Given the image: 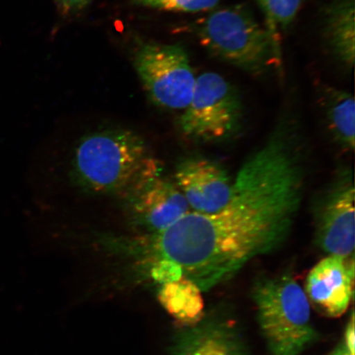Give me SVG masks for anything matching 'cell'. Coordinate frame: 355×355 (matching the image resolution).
Wrapping results in <instances>:
<instances>
[{"mask_svg":"<svg viewBox=\"0 0 355 355\" xmlns=\"http://www.w3.org/2000/svg\"><path fill=\"white\" fill-rule=\"evenodd\" d=\"M202 291L189 279L162 284L158 300L166 312L178 322L193 325L204 316Z\"/></svg>","mask_w":355,"mask_h":355,"instance_id":"4fadbf2b","label":"cell"},{"mask_svg":"<svg viewBox=\"0 0 355 355\" xmlns=\"http://www.w3.org/2000/svg\"><path fill=\"white\" fill-rule=\"evenodd\" d=\"M317 243L328 256L352 259L354 250V186L344 178L323 198L317 211Z\"/></svg>","mask_w":355,"mask_h":355,"instance_id":"52a82bcc","label":"cell"},{"mask_svg":"<svg viewBox=\"0 0 355 355\" xmlns=\"http://www.w3.org/2000/svg\"><path fill=\"white\" fill-rule=\"evenodd\" d=\"M354 286V257L327 256L310 270L304 291L310 305L319 313L338 318L349 308Z\"/></svg>","mask_w":355,"mask_h":355,"instance_id":"9c48e42d","label":"cell"},{"mask_svg":"<svg viewBox=\"0 0 355 355\" xmlns=\"http://www.w3.org/2000/svg\"><path fill=\"white\" fill-rule=\"evenodd\" d=\"M304 188L296 141L277 132L244 162L234 178L232 198L221 209L208 214L190 211L154 234L155 250L200 291H209L286 241Z\"/></svg>","mask_w":355,"mask_h":355,"instance_id":"6da1fadb","label":"cell"},{"mask_svg":"<svg viewBox=\"0 0 355 355\" xmlns=\"http://www.w3.org/2000/svg\"><path fill=\"white\" fill-rule=\"evenodd\" d=\"M135 67L155 105L171 110L187 107L197 77L183 47L146 43L136 52Z\"/></svg>","mask_w":355,"mask_h":355,"instance_id":"8992f818","label":"cell"},{"mask_svg":"<svg viewBox=\"0 0 355 355\" xmlns=\"http://www.w3.org/2000/svg\"><path fill=\"white\" fill-rule=\"evenodd\" d=\"M196 33L212 56L244 72L263 74L279 60L276 35L242 6L213 11L200 22Z\"/></svg>","mask_w":355,"mask_h":355,"instance_id":"277c9868","label":"cell"},{"mask_svg":"<svg viewBox=\"0 0 355 355\" xmlns=\"http://www.w3.org/2000/svg\"><path fill=\"white\" fill-rule=\"evenodd\" d=\"M263 10L269 22L268 29L273 35L275 29H285L295 20L302 0H255Z\"/></svg>","mask_w":355,"mask_h":355,"instance_id":"9a60e30c","label":"cell"},{"mask_svg":"<svg viewBox=\"0 0 355 355\" xmlns=\"http://www.w3.org/2000/svg\"><path fill=\"white\" fill-rule=\"evenodd\" d=\"M355 0H332L324 8L323 34L327 46L346 68L354 64Z\"/></svg>","mask_w":355,"mask_h":355,"instance_id":"7c38bea8","label":"cell"},{"mask_svg":"<svg viewBox=\"0 0 355 355\" xmlns=\"http://www.w3.org/2000/svg\"><path fill=\"white\" fill-rule=\"evenodd\" d=\"M175 180L193 211L212 213L230 201L233 182L227 171L205 158H191L177 168Z\"/></svg>","mask_w":355,"mask_h":355,"instance_id":"ba28073f","label":"cell"},{"mask_svg":"<svg viewBox=\"0 0 355 355\" xmlns=\"http://www.w3.org/2000/svg\"><path fill=\"white\" fill-rule=\"evenodd\" d=\"M328 355H355V354L350 352L343 341V343L337 346V347Z\"/></svg>","mask_w":355,"mask_h":355,"instance_id":"d6986e66","label":"cell"},{"mask_svg":"<svg viewBox=\"0 0 355 355\" xmlns=\"http://www.w3.org/2000/svg\"><path fill=\"white\" fill-rule=\"evenodd\" d=\"M173 355H248L236 324L219 315L203 316L176 337Z\"/></svg>","mask_w":355,"mask_h":355,"instance_id":"30bf717a","label":"cell"},{"mask_svg":"<svg viewBox=\"0 0 355 355\" xmlns=\"http://www.w3.org/2000/svg\"><path fill=\"white\" fill-rule=\"evenodd\" d=\"M220 0H131L135 6L153 8V10L198 12L209 11L218 6Z\"/></svg>","mask_w":355,"mask_h":355,"instance_id":"2e32d148","label":"cell"},{"mask_svg":"<svg viewBox=\"0 0 355 355\" xmlns=\"http://www.w3.org/2000/svg\"><path fill=\"white\" fill-rule=\"evenodd\" d=\"M241 101L227 80L214 72L197 77L192 97L182 114L180 125L191 139H223L233 132L241 119Z\"/></svg>","mask_w":355,"mask_h":355,"instance_id":"5b68a950","label":"cell"},{"mask_svg":"<svg viewBox=\"0 0 355 355\" xmlns=\"http://www.w3.org/2000/svg\"><path fill=\"white\" fill-rule=\"evenodd\" d=\"M326 108L331 130L346 148H354L355 105L349 93L329 89L326 92Z\"/></svg>","mask_w":355,"mask_h":355,"instance_id":"5bb4252c","label":"cell"},{"mask_svg":"<svg viewBox=\"0 0 355 355\" xmlns=\"http://www.w3.org/2000/svg\"><path fill=\"white\" fill-rule=\"evenodd\" d=\"M343 341L350 352L355 354L354 317L353 313L347 327H346Z\"/></svg>","mask_w":355,"mask_h":355,"instance_id":"ac0fdd59","label":"cell"},{"mask_svg":"<svg viewBox=\"0 0 355 355\" xmlns=\"http://www.w3.org/2000/svg\"><path fill=\"white\" fill-rule=\"evenodd\" d=\"M79 183L93 193L117 192L135 187L157 172L143 139L128 130L93 133L80 143L74 155Z\"/></svg>","mask_w":355,"mask_h":355,"instance_id":"7a4b0ae2","label":"cell"},{"mask_svg":"<svg viewBox=\"0 0 355 355\" xmlns=\"http://www.w3.org/2000/svg\"><path fill=\"white\" fill-rule=\"evenodd\" d=\"M252 296L261 334L273 355H300L316 343L308 297L290 275L259 279Z\"/></svg>","mask_w":355,"mask_h":355,"instance_id":"3957f363","label":"cell"},{"mask_svg":"<svg viewBox=\"0 0 355 355\" xmlns=\"http://www.w3.org/2000/svg\"><path fill=\"white\" fill-rule=\"evenodd\" d=\"M133 212L155 233L162 232L190 211L187 200L177 185L157 177H146L136 186Z\"/></svg>","mask_w":355,"mask_h":355,"instance_id":"8fae6325","label":"cell"},{"mask_svg":"<svg viewBox=\"0 0 355 355\" xmlns=\"http://www.w3.org/2000/svg\"><path fill=\"white\" fill-rule=\"evenodd\" d=\"M60 10L64 15L77 12L85 8L92 0H54Z\"/></svg>","mask_w":355,"mask_h":355,"instance_id":"e0dca14e","label":"cell"}]
</instances>
